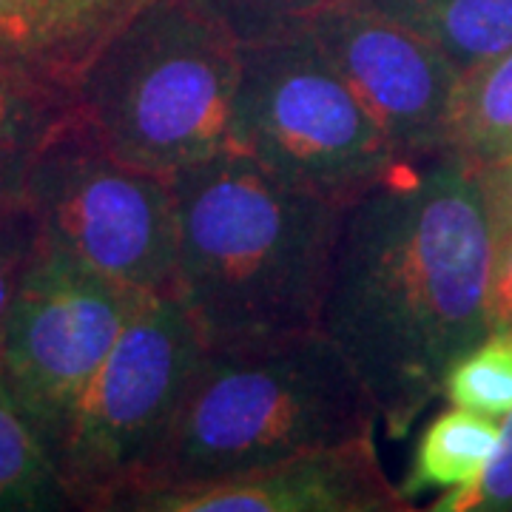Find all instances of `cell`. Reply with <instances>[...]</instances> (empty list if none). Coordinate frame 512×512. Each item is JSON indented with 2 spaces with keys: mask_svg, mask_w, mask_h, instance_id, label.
I'll list each match as a JSON object with an SVG mask.
<instances>
[{
  "mask_svg": "<svg viewBox=\"0 0 512 512\" xmlns=\"http://www.w3.org/2000/svg\"><path fill=\"white\" fill-rule=\"evenodd\" d=\"M493 222L476 174L402 160L345 208L322 330L390 439L441 396L447 367L490 333Z\"/></svg>",
  "mask_w": 512,
  "mask_h": 512,
  "instance_id": "6da1fadb",
  "label": "cell"
},
{
  "mask_svg": "<svg viewBox=\"0 0 512 512\" xmlns=\"http://www.w3.org/2000/svg\"><path fill=\"white\" fill-rule=\"evenodd\" d=\"M171 188L174 296L205 348L322 330L345 208L234 148L174 174Z\"/></svg>",
  "mask_w": 512,
  "mask_h": 512,
  "instance_id": "7a4b0ae2",
  "label": "cell"
},
{
  "mask_svg": "<svg viewBox=\"0 0 512 512\" xmlns=\"http://www.w3.org/2000/svg\"><path fill=\"white\" fill-rule=\"evenodd\" d=\"M376 424L367 390L325 330L205 348L163 450L134 493L239 476L373 436Z\"/></svg>",
  "mask_w": 512,
  "mask_h": 512,
  "instance_id": "3957f363",
  "label": "cell"
},
{
  "mask_svg": "<svg viewBox=\"0 0 512 512\" xmlns=\"http://www.w3.org/2000/svg\"><path fill=\"white\" fill-rule=\"evenodd\" d=\"M239 46L191 0H148L74 83L80 120L123 163L174 177L231 148Z\"/></svg>",
  "mask_w": 512,
  "mask_h": 512,
  "instance_id": "277c9868",
  "label": "cell"
},
{
  "mask_svg": "<svg viewBox=\"0 0 512 512\" xmlns=\"http://www.w3.org/2000/svg\"><path fill=\"white\" fill-rule=\"evenodd\" d=\"M231 148L339 208L402 163L308 29L239 46Z\"/></svg>",
  "mask_w": 512,
  "mask_h": 512,
  "instance_id": "5b68a950",
  "label": "cell"
},
{
  "mask_svg": "<svg viewBox=\"0 0 512 512\" xmlns=\"http://www.w3.org/2000/svg\"><path fill=\"white\" fill-rule=\"evenodd\" d=\"M205 342L177 296H140L60 453L72 510H117L148 476Z\"/></svg>",
  "mask_w": 512,
  "mask_h": 512,
  "instance_id": "8992f818",
  "label": "cell"
},
{
  "mask_svg": "<svg viewBox=\"0 0 512 512\" xmlns=\"http://www.w3.org/2000/svg\"><path fill=\"white\" fill-rule=\"evenodd\" d=\"M26 205L43 242L143 296H174L171 177L123 163L74 114L37 160Z\"/></svg>",
  "mask_w": 512,
  "mask_h": 512,
  "instance_id": "52a82bcc",
  "label": "cell"
},
{
  "mask_svg": "<svg viewBox=\"0 0 512 512\" xmlns=\"http://www.w3.org/2000/svg\"><path fill=\"white\" fill-rule=\"evenodd\" d=\"M140 296L43 237L20 276L3 328L0 379L57 467L77 407Z\"/></svg>",
  "mask_w": 512,
  "mask_h": 512,
  "instance_id": "ba28073f",
  "label": "cell"
},
{
  "mask_svg": "<svg viewBox=\"0 0 512 512\" xmlns=\"http://www.w3.org/2000/svg\"><path fill=\"white\" fill-rule=\"evenodd\" d=\"M308 32L376 117L402 160L444 154L458 69L436 46L373 12L362 0L330 6Z\"/></svg>",
  "mask_w": 512,
  "mask_h": 512,
  "instance_id": "9c48e42d",
  "label": "cell"
},
{
  "mask_svg": "<svg viewBox=\"0 0 512 512\" xmlns=\"http://www.w3.org/2000/svg\"><path fill=\"white\" fill-rule=\"evenodd\" d=\"M117 510L402 512L410 504L384 476L373 436H365L208 484L148 487L123 498Z\"/></svg>",
  "mask_w": 512,
  "mask_h": 512,
  "instance_id": "30bf717a",
  "label": "cell"
},
{
  "mask_svg": "<svg viewBox=\"0 0 512 512\" xmlns=\"http://www.w3.org/2000/svg\"><path fill=\"white\" fill-rule=\"evenodd\" d=\"M148 0H0V63L74 83L97 49Z\"/></svg>",
  "mask_w": 512,
  "mask_h": 512,
  "instance_id": "8fae6325",
  "label": "cell"
},
{
  "mask_svg": "<svg viewBox=\"0 0 512 512\" xmlns=\"http://www.w3.org/2000/svg\"><path fill=\"white\" fill-rule=\"evenodd\" d=\"M74 114L69 86L0 63V211L26 205L37 160Z\"/></svg>",
  "mask_w": 512,
  "mask_h": 512,
  "instance_id": "7c38bea8",
  "label": "cell"
},
{
  "mask_svg": "<svg viewBox=\"0 0 512 512\" xmlns=\"http://www.w3.org/2000/svg\"><path fill=\"white\" fill-rule=\"evenodd\" d=\"M436 46L458 74L512 49V0H362Z\"/></svg>",
  "mask_w": 512,
  "mask_h": 512,
  "instance_id": "4fadbf2b",
  "label": "cell"
},
{
  "mask_svg": "<svg viewBox=\"0 0 512 512\" xmlns=\"http://www.w3.org/2000/svg\"><path fill=\"white\" fill-rule=\"evenodd\" d=\"M444 154L473 174L512 154V49L458 74Z\"/></svg>",
  "mask_w": 512,
  "mask_h": 512,
  "instance_id": "5bb4252c",
  "label": "cell"
},
{
  "mask_svg": "<svg viewBox=\"0 0 512 512\" xmlns=\"http://www.w3.org/2000/svg\"><path fill=\"white\" fill-rule=\"evenodd\" d=\"M501 427L481 413L450 407L430 421L421 433L410 470L399 484L404 501H416L430 490H467L487 470Z\"/></svg>",
  "mask_w": 512,
  "mask_h": 512,
  "instance_id": "9a60e30c",
  "label": "cell"
},
{
  "mask_svg": "<svg viewBox=\"0 0 512 512\" xmlns=\"http://www.w3.org/2000/svg\"><path fill=\"white\" fill-rule=\"evenodd\" d=\"M72 510L57 458L0 379V512Z\"/></svg>",
  "mask_w": 512,
  "mask_h": 512,
  "instance_id": "2e32d148",
  "label": "cell"
},
{
  "mask_svg": "<svg viewBox=\"0 0 512 512\" xmlns=\"http://www.w3.org/2000/svg\"><path fill=\"white\" fill-rule=\"evenodd\" d=\"M441 396L453 407L504 419L512 413V325L490 330L447 367Z\"/></svg>",
  "mask_w": 512,
  "mask_h": 512,
  "instance_id": "e0dca14e",
  "label": "cell"
},
{
  "mask_svg": "<svg viewBox=\"0 0 512 512\" xmlns=\"http://www.w3.org/2000/svg\"><path fill=\"white\" fill-rule=\"evenodd\" d=\"M202 15L214 20L237 46H256L265 40L308 29L325 9L345 0H191Z\"/></svg>",
  "mask_w": 512,
  "mask_h": 512,
  "instance_id": "ac0fdd59",
  "label": "cell"
},
{
  "mask_svg": "<svg viewBox=\"0 0 512 512\" xmlns=\"http://www.w3.org/2000/svg\"><path fill=\"white\" fill-rule=\"evenodd\" d=\"M436 512H504L512 510V413L504 416L501 436L487 470L473 487L444 493L433 504Z\"/></svg>",
  "mask_w": 512,
  "mask_h": 512,
  "instance_id": "d6986e66",
  "label": "cell"
},
{
  "mask_svg": "<svg viewBox=\"0 0 512 512\" xmlns=\"http://www.w3.org/2000/svg\"><path fill=\"white\" fill-rule=\"evenodd\" d=\"M37 245H40V225L29 211V205L0 211V345H3V328H6L12 296L29 259L35 256Z\"/></svg>",
  "mask_w": 512,
  "mask_h": 512,
  "instance_id": "ffe728a7",
  "label": "cell"
},
{
  "mask_svg": "<svg viewBox=\"0 0 512 512\" xmlns=\"http://www.w3.org/2000/svg\"><path fill=\"white\" fill-rule=\"evenodd\" d=\"M512 325V228L493 231L490 271V330Z\"/></svg>",
  "mask_w": 512,
  "mask_h": 512,
  "instance_id": "44dd1931",
  "label": "cell"
},
{
  "mask_svg": "<svg viewBox=\"0 0 512 512\" xmlns=\"http://www.w3.org/2000/svg\"><path fill=\"white\" fill-rule=\"evenodd\" d=\"M476 183L481 188L493 231L512 228V154L476 171Z\"/></svg>",
  "mask_w": 512,
  "mask_h": 512,
  "instance_id": "7402d4cb",
  "label": "cell"
}]
</instances>
